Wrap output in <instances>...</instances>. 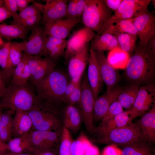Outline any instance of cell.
Returning a JSON list of instances; mask_svg holds the SVG:
<instances>
[{
    "label": "cell",
    "instance_id": "cell-1",
    "mask_svg": "<svg viewBox=\"0 0 155 155\" xmlns=\"http://www.w3.org/2000/svg\"><path fill=\"white\" fill-rule=\"evenodd\" d=\"M125 73L131 84L144 85L154 83L155 75V51L148 45L139 44L129 57Z\"/></svg>",
    "mask_w": 155,
    "mask_h": 155
},
{
    "label": "cell",
    "instance_id": "cell-2",
    "mask_svg": "<svg viewBox=\"0 0 155 155\" xmlns=\"http://www.w3.org/2000/svg\"><path fill=\"white\" fill-rule=\"evenodd\" d=\"M37 97L33 106L27 111L32 121V131L62 130L63 124L58 104Z\"/></svg>",
    "mask_w": 155,
    "mask_h": 155
},
{
    "label": "cell",
    "instance_id": "cell-3",
    "mask_svg": "<svg viewBox=\"0 0 155 155\" xmlns=\"http://www.w3.org/2000/svg\"><path fill=\"white\" fill-rule=\"evenodd\" d=\"M69 82L65 74L54 69L35 85L37 96L57 104L62 102L64 92Z\"/></svg>",
    "mask_w": 155,
    "mask_h": 155
},
{
    "label": "cell",
    "instance_id": "cell-4",
    "mask_svg": "<svg viewBox=\"0 0 155 155\" xmlns=\"http://www.w3.org/2000/svg\"><path fill=\"white\" fill-rule=\"evenodd\" d=\"M0 103L3 107L15 111L20 110L28 111L35 103L37 96L26 85H11L6 87Z\"/></svg>",
    "mask_w": 155,
    "mask_h": 155
},
{
    "label": "cell",
    "instance_id": "cell-5",
    "mask_svg": "<svg viewBox=\"0 0 155 155\" xmlns=\"http://www.w3.org/2000/svg\"><path fill=\"white\" fill-rule=\"evenodd\" d=\"M99 133L100 137L93 140V142L120 146L145 139L137 123L131 122L123 127Z\"/></svg>",
    "mask_w": 155,
    "mask_h": 155
},
{
    "label": "cell",
    "instance_id": "cell-6",
    "mask_svg": "<svg viewBox=\"0 0 155 155\" xmlns=\"http://www.w3.org/2000/svg\"><path fill=\"white\" fill-rule=\"evenodd\" d=\"M112 11L104 0H85L82 14V22L86 27L98 34L112 16Z\"/></svg>",
    "mask_w": 155,
    "mask_h": 155
},
{
    "label": "cell",
    "instance_id": "cell-7",
    "mask_svg": "<svg viewBox=\"0 0 155 155\" xmlns=\"http://www.w3.org/2000/svg\"><path fill=\"white\" fill-rule=\"evenodd\" d=\"M82 86L81 97L78 105L82 113L83 122L88 131L94 133L96 131L93 120L95 100L86 75L84 76Z\"/></svg>",
    "mask_w": 155,
    "mask_h": 155
},
{
    "label": "cell",
    "instance_id": "cell-8",
    "mask_svg": "<svg viewBox=\"0 0 155 155\" xmlns=\"http://www.w3.org/2000/svg\"><path fill=\"white\" fill-rule=\"evenodd\" d=\"M155 86L154 83L139 87L133 106L129 110V123L135 118L143 116L155 105Z\"/></svg>",
    "mask_w": 155,
    "mask_h": 155
},
{
    "label": "cell",
    "instance_id": "cell-9",
    "mask_svg": "<svg viewBox=\"0 0 155 155\" xmlns=\"http://www.w3.org/2000/svg\"><path fill=\"white\" fill-rule=\"evenodd\" d=\"M62 130L33 131L28 137L34 150H50L54 152V150L59 148Z\"/></svg>",
    "mask_w": 155,
    "mask_h": 155
},
{
    "label": "cell",
    "instance_id": "cell-10",
    "mask_svg": "<svg viewBox=\"0 0 155 155\" xmlns=\"http://www.w3.org/2000/svg\"><path fill=\"white\" fill-rule=\"evenodd\" d=\"M133 24L139 37V44L147 45L155 36V17L148 9L134 18Z\"/></svg>",
    "mask_w": 155,
    "mask_h": 155
},
{
    "label": "cell",
    "instance_id": "cell-11",
    "mask_svg": "<svg viewBox=\"0 0 155 155\" xmlns=\"http://www.w3.org/2000/svg\"><path fill=\"white\" fill-rule=\"evenodd\" d=\"M46 35L42 28L35 26L27 39L18 45L26 54L31 56L42 55Z\"/></svg>",
    "mask_w": 155,
    "mask_h": 155
},
{
    "label": "cell",
    "instance_id": "cell-12",
    "mask_svg": "<svg viewBox=\"0 0 155 155\" xmlns=\"http://www.w3.org/2000/svg\"><path fill=\"white\" fill-rule=\"evenodd\" d=\"M28 63L30 73L29 79L34 85L53 69L56 65L54 60L38 56L29 55Z\"/></svg>",
    "mask_w": 155,
    "mask_h": 155
},
{
    "label": "cell",
    "instance_id": "cell-13",
    "mask_svg": "<svg viewBox=\"0 0 155 155\" xmlns=\"http://www.w3.org/2000/svg\"><path fill=\"white\" fill-rule=\"evenodd\" d=\"M45 4L34 2L42 14V20L45 24L49 21L62 20L65 17L68 1L44 0Z\"/></svg>",
    "mask_w": 155,
    "mask_h": 155
},
{
    "label": "cell",
    "instance_id": "cell-14",
    "mask_svg": "<svg viewBox=\"0 0 155 155\" xmlns=\"http://www.w3.org/2000/svg\"><path fill=\"white\" fill-rule=\"evenodd\" d=\"M90 29L85 27L76 31L67 42L65 55L66 61H69L75 53L89 42L96 36Z\"/></svg>",
    "mask_w": 155,
    "mask_h": 155
},
{
    "label": "cell",
    "instance_id": "cell-15",
    "mask_svg": "<svg viewBox=\"0 0 155 155\" xmlns=\"http://www.w3.org/2000/svg\"><path fill=\"white\" fill-rule=\"evenodd\" d=\"M125 88V87L117 86L97 97L94 104L93 122H97L102 119L110 106L118 99L119 95Z\"/></svg>",
    "mask_w": 155,
    "mask_h": 155
},
{
    "label": "cell",
    "instance_id": "cell-16",
    "mask_svg": "<svg viewBox=\"0 0 155 155\" xmlns=\"http://www.w3.org/2000/svg\"><path fill=\"white\" fill-rule=\"evenodd\" d=\"M94 51L102 81L106 85L107 91L110 90L117 86L119 79L118 73L108 63L104 51Z\"/></svg>",
    "mask_w": 155,
    "mask_h": 155
},
{
    "label": "cell",
    "instance_id": "cell-17",
    "mask_svg": "<svg viewBox=\"0 0 155 155\" xmlns=\"http://www.w3.org/2000/svg\"><path fill=\"white\" fill-rule=\"evenodd\" d=\"M80 20L77 18L50 20L45 24L44 31L47 36L65 39Z\"/></svg>",
    "mask_w": 155,
    "mask_h": 155
},
{
    "label": "cell",
    "instance_id": "cell-18",
    "mask_svg": "<svg viewBox=\"0 0 155 155\" xmlns=\"http://www.w3.org/2000/svg\"><path fill=\"white\" fill-rule=\"evenodd\" d=\"M87 44L73 55L69 60L68 71L71 79L78 81L88 63L89 54Z\"/></svg>",
    "mask_w": 155,
    "mask_h": 155
},
{
    "label": "cell",
    "instance_id": "cell-19",
    "mask_svg": "<svg viewBox=\"0 0 155 155\" xmlns=\"http://www.w3.org/2000/svg\"><path fill=\"white\" fill-rule=\"evenodd\" d=\"M89 57L87 77L95 100L98 96L103 81L96 59L94 50L92 46L89 49Z\"/></svg>",
    "mask_w": 155,
    "mask_h": 155
},
{
    "label": "cell",
    "instance_id": "cell-20",
    "mask_svg": "<svg viewBox=\"0 0 155 155\" xmlns=\"http://www.w3.org/2000/svg\"><path fill=\"white\" fill-rule=\"evenodd\" d=\"M63 116V127L73 133L78 132L83 122L82 113L79 106L67 104L64 108Z\"/></svg>",
    "mask_w": 155,
    "mask_h": 155
},
{
    "label": "cell",
    "instance_id": "cell-21",
    "mask_svg": "<svg viewBox=\"0 0 155 155\" xmlns=\"http://www.w3.org/2000/svg\"><path fill=\"white\" fill-rule=\"evenodd\" d=\"M133 20L134 18L109 20L100 33L96 35L105 33L113 35L126 33L137 35Z\"/></svg>",
    "mask_w": 155,
    "mask_h": 155
},
{
    "label": "cell",
    "instance_id": "cell-22",
    "mask_svg": "<svg viewBox=\"0 0 155 155\" xmlns=\"http://www.w3.org/2000/svg\"><path fill=\"white\" fill-rule=\"evenodd\" d=\"M32 121L27 112L16 110L13 119L12 137L27 135L32 131Z\"/></svg>",
    "mask_w": 155,
    "mask_h": 155
},
{
    "label": "cell",
    "instance_id": "cell-23",
    "mask_svg": "<svg viewBox=\"0 0 155 155\" xmlns=\"http://www.w3.org/2000/svg\"><path fill=\"white\" fill-rule=\"evenodd\" d=\"M144 137V141L151 145L155 142V105L137 122Z\"/></svg>",
    "mask_w": 155,
    "mask_h": 155
},
{
    "label": "cell",
    "instance_id": "cell-24",
    "mask_svg": "<svg viewBox=\"0 0 155 155\" xmlns=\"http://www.w3.org/2000/svg\"><path fill=\"white\" fill-rule=\"evenodd\" d=\"M91 42V46L94 51H104L121 50L116 37L107 33L96 35Z\"/></svg>",
    "mask_w": 155,
    "mask_h": 155
},
{
    "label": "cell",
    "instance_id": "cell-25",
    "mask_svg": "<svg viewBox=\"0 0 155 155\" xmlns=\"http://www.w3.org/2000/svg\"><path fill=\"white\" fill-rule=\"evenodd\" d=\"M28 56L24 53L22 60L15 68L11 79V85L22 86L26 84L30 77L28 63Z\"/></svg>",
    "mask_w": 155,
    "mask_h": 155
},
{
    "label": "cell",
    "instance_id": "cell-26",
    "mask_svg": "<svg viewBox=\"0 0 155 155\" xmlns=\"http://www.w3.org/2000/svg\"><path fill=\"white\" fill-rule=\"evenodd\" d=\"M122 155H154L151 145L144 141L120 146Z\"/></svg>",
    "mask_w": 155,
    "mask_h": 155
},
{
    "label": "cell",
    "instance_id": "cell-27",
    "mask_svg": "<svg viewBox=\"0 0 155 155\" xmlns=\"http://www.w3.org/2000/svg\"><path fill=\"white\" fill-rule=\"evenodd\" d=\"M28 30L17 25L0 24V36L7 40L25 39Z\"/></svg>",
    "mask_w": 155,
    "mask_h": 155
},
{
    "label": "cell",
    "instance_id": "cell-28",
    "mask_svg": "<svg viewBox=\"0 0 155 155\" xmlns=\"http://www.w3.org/2000/svg\"><path fill=\"white\" fill-rule=\"evenodd\" d=\"M140 86L131 84L125 87L120 93L118 100L126 111L130 110L134 104Z\"/></svg>",
    "mask_w": 155,
    "mask_h": 155
},
{
    "label": "cell",
    "instance_id": "cell-29",
    "mask_svg": "<svg viewBox=\"0 0 155 155\" xmlns=\"http://www.w3.org/2000/svg\"><path fill=\"white\" fill-rule=\"evenodd\" d=\"M129 110L123 111L100 127L96 128V132L104 131L125 126L129 123Z\"/></svg>",
    "mask_w": 155,
    "mask_h": 155
},
{
    "label": "cell",
    "instance_id": "cell-30",
    "mask_svg": "<svg viewBox=\"0 0 155 155\" xmlns=\"http://www.w3.org/2000/svg\"><path fill=\"white\" fill-rule=\"evenodd\" d=\"M15 112L9 109L3 113L0 121V138L5 142L12 137L13 115Z\"/></svg>",
    "mask_w": 155,
    "mask_h": 155
},
{
    "label": "cell",
    "instance_id": "cell-31",
    "mask_svg": "<svg viewBox=\"0 0 155 155\" xmlns=\"http://www.w3.org/2000/svg\"><path fill=\"white\" fill-rule=\"evenodd\" d=\"M28 135L11 138L8 142L10 151L16 154L31 153L32 148Z\"/></svg>",
    "mask_w": 155,
    "mask_h": 155
},
{
    "label": "cell",
    "instance_id": "cell-32",
    "mask_svg": "<svg viewBox=\"0 0 155 155\" xmlns=\"http://www.w3.org/2000/svg\"><path fill=\"white\" fill-rule=\"evenodd\" d=\"M11 42L5 44L0 50V66L6 81L11 80L14 71L11 67L9 62V50Z\"/></svg>",
    "mask_w": 155,
    "mask_h": 155
},
{
    "label": "cell",
    "instance_id": "cell-33",
    "mask_svg": "<svg viewBox=\"0 0 155 155\" xmlns=\"http://www.w3.org/2000/svg\"><path fill=\"white\" fill-rule=\"evenodd\" d=\"M113 35L116 37L121 50L131 56L136 47L137 35L126 33Z\"/></svg>",
    "mask_w": 155,
    "mask_h": 155
},
{
    "label": "cell",
    "instance_id": "cell-34",
    "mask_svg": "<svg viewBox=\"0 0 155 155\" xmlns=\"http://www.w3.org/2000/svg\"><path fill=\"white\" fill-rule=\"evenodd\" d=\"M93 144L85 134L81 132L71 144V155H84L87 149Z\"/></svg>",
    "mask_w": 155,
    "mask_h": 155
},
{
    "label": "cell",
    "instance_id": "cell-35",
    "mask_svg": "<svg viewBox=\"0 0 155 155\" xmlns=\"http://www.w3.org/2000/svg\"><path fill=\"white\" fill-rule=\"evenodd\" d=\"M126 53L120 50L111 51L108 54L107 61L115 69L125 68L129 58Z\"/></svg>",
    "mask_w": 155,
    "mask_h": 155
},
{
    "label": "cell",
    "instance_id": "cell-36",
    "mask_svg": "<svg viewBox=\"0 0 155 155\" xmlns=\"http://www.w3.org/2000/svg\"><path fill=\"white\" fill-rule=\"evenodd\" d=\"M65 48L47 40L46 38L42 55L54 61L65 55Z\"/></svg>",
    "mask_w": 155,
    "mask_h": 155
},
{
    "label": "cell",
    "instance_id": "cell-37",
    "mask_svg": "<svg viewBox=\"0 0 155 155\" xmlns=\"http://www.w3.org/2000/svg\"><path fill=\"white\" fill-rule=\"evenodd\" d=\"M73 140L70 132L63 127L59 147V155H71V146Z\"/></svg>",
    "mask_w": 155,
    "mask_h": 155
},
{
    "label": "cell",
    "instance_id": "cell-38",
    "mask_svg": "<svg viewBox=\"0 0 155 155\" xmlns=\"http://www.w3.org/2000/svg\"><path fill=\"white\" fill-rule=\"evenodd\" d=\"M23 51L18 45V42H11L9 53L10 66L14 71L17 66L21 62L23 57Z\"/></svg>",
    "mask_w": 155,
    "mask_h": 155
},
{
    "label": "cell",
    "instance_id": "cell-39",
    "mask_svg": "<svg viewBox=\"0 0 155 155\" xmlns=\"http://www.w3.org/2000/svg\"><path fill=\"white\" fill-rule=\"evenodd\" d=\"M146 0H123L117 10L112 15L110 19H113L126 10L145 3Z\"/></svg>",
    "mask_w": 155,
    "mask_h": 155
},
{
    "label": "cell",
    "instance_id": "cell-40",
    "mask_svg": "<svg viewBox=\"0 0 155 155\" xmlns=\"http://www.w3.org/2000/svg\"><path fill=\"white\" fill-rule=\"evenodd\" d=\"M123 111V107L118 99L117 100L109 107L105 115L102 119L101 125L104 124Z\"/></svg>",
    "mask_w": 155,
    "mask_h": 155
},
{
    "label": "cell",
    "instance_id": "cell-41",
    "mask_svg": "<svg viewBox=\"0 0 155 155\" xmlns=\"http://www.w3.org/2000/svg\"><path fill=\"white\" fill-rule=\"evenodd\" d=\"M41 13L38 7L33 3L29 5L26 8L18 13V20L11 22V24L24 20L28 18Z\"/></svg>",
    "mask_w": 155,
    "mask_h": 155
},
{
    "label": "cell",
    "instance_id": "cell-42",
    "mask_svg": "<svg viewBox=\"0 0 155 155\" xmlns=\"http://www.w3.org/2000/svg\"><path fill=\"white\" fill-rule=\"evenodd\" d=\"M42 18L41 13L35 15L27 19L16 23L14 24L20 26L22 27L29 29L35 26Z\"/></svg>",
    "mask_w": 155,
    "mask_h": 155
},
{
    "label": "cell",
    "instance_id": "cell-43",
    "mask_svg": "<svg viewBox=\"0 0 155 155\" xmlns=\"http://www.w3.org/2000/svg\"><path fill=\"white\" fill-rule=\"evenodd\" d=\"M82 86L81 80L78 82L76 86L68 99L66 103L76 105L78 104L81 97Z\"/></svg>",
    "mask_w": 155,
    "mask_h": 155
},
{
    "label": "cell",
    "instance_id": "cell-44",
    "mask_svg": "<svg viewBox=\"0 0 155 155\" xmlns=\"http://www.w3.org/2000/svg\"><path fill=\"white\" fill-rule=\"evenodd\" d=\"M2 1V5L9 11L13 17V20L11 22L17 21L19 16L17 13L16 0H3Z\"/></svg>",
    "mask_w": 155,
    "mask_h": 155
},
{
    "label": "cell",
    "instance_id": "cell-45",
    "mask_svg": "<svg viewBox=\"0 0 155 155\" xmlns=\"http://www.w3.org/2000/svg\"><path fill=\"white\" fill-rule=\"evenodd\" d=\"M77 0L69 1L66 9L65 17L66 19H74L78 18L76 11Z\"/></svg>",
    "mask_w": 155,
    "mask_h": 155
},
{
    "label": "cell",
    "instance_id": "cell-46",
    "mask_svg": "<svg viewBox=\"0 0 155 155\" xmlns=\"http://www.w3.org/2000/svg\"><path fill=\"white\" fill-rule=\"evenodd\" d=\"M80 80L76 81L71 79V81L68 82L64 92L62 100L63 102L66 103L68 99Z\"/></svg>",
    "mask_w": 155,
    "mask_h": 155
},
{
    "label": "cell",
    "instance_id": "cell-47",
    "mask_svg": "<svg viewBox=\"0 0 155 155\" xmlns=\"http://www.w3.org/2000/svg\"><path fill=\"white\" fill-rule=\"evenodd\" d=\"M102 155H122L121 149L117 146L108 145L104 148Z\"/></svg>",
    "mask_w": 155,
    "mask_h": 155
},
{
    "label": "cell",
    "instance_id": "cell-48",
    "mask_svg": "<svg viewBox=\"0 0 155 155\" xmlns=\"http://www.w3.org/2000/svg\"><path fill=\"white\" fill-rule=\"evenodd\" d=\"M107 6L115 13L117 10L123 0H104Z\"/></svg>",
    "mask_w": 155,
    "mask_h": 155
},
{
    "label": "cell",
    "instance_id": "cell-49",
    "mask_svg": "<svg viewBox=\"0 0 155 155\" xmlns=\"http://www.w3.org/2000/svg\"><path fill=\"white\" fill-rule=\"evenodd\" d=\"M46 39L54 44L66 48L67 41L64 39L46 35Z\"/></svg>",
    "mask_w": 155,
    "mask_h": 155
},
{
    "label": "cell",
    "instance_id": "cell-50",
    "mask_svg": "<svg viewBox=\"0 0 155 155\" xmlns=\"http://www.w3.org/2000/svg\"><path fill=\"white\" fill-rule=\"evenodd\" d=\"M12 17L7 9L3 5L0 6V23Z\"/></svg>",
    "mask_w": 155,
    "mask_h": 155
},
{
    "label": "cell",
    "instance_id": "cell-51",
    "mask_svg": "<svg viewBox=\"0 0 155 155\" xmlns=\"http://www.w3.org/2000/svg\"><path fill=\"white\" fill-rule=\"evenodd\" d=\"M17 10L19 13L22 11L32 1L31 0H16Z\"/></svg>",
    "mask_w": 155,
    "mask_h": 155
},
{
    "label": "cell",
    "instance_id": "cell-52",
    "mask_svg": "<svg viewBox=\"0 0 155 155\" xmlns=\"http://www.w3.org/2000/svg\"><path fill=\"white\" fill-rule=\"evenodd\" d=\"M85 3V0H77L76 3V11L78 18L82 15Z\"/></svg>",
    "mask_w": 155,
    "mask_h": 155
},
{
    "label": "cell",
    "instance_id": "cell-53",
    "mask_svg": "<svg viewBox=\"0 0 155 155\" xmlns=\"http://www.w3.org/2000/svg\"><path fill=\"white\" fill-rule=\"evenodd\" d=\"M6 82L2 71L0 69V98L3 96L5 92L6 88L5 86Z\"/></svg>",
    "mask_w": 155,
    "mask_h": 155
},
{
    "label": "cell",
    "instance_id": "cell-54",
    "mask_svg": "<svg viewBox=\"0 0 155 155\" xmlns=\"http://www.w3.org/2000/svg\"><path fill=\"white\" fill-rule=\"evenodd\" d=\"M84 155H100L98 148L92 144L87 149Z\"/></svg>",
    "mask_w": 155,
    "mask_h": 155
},
{
    "label": "cell",
    "instance_id": "cell-55",
    "mask_svg": "<svg viewBox=\"0 0 155 155\" xmlns=\"http://www.w3.org/2000/svg\"><path fill=\"white\" fill-rule=\"evenodd\" d=\"M9 152V148L7 144L0 138V155H3Z\"/></svg>",
    "mask_w": 155,
    "mask_h": 155
},
{
    "label": "cell",
    "instance_id": "cell-56",
    "mask_svg": "<svg viewBox=\"0 0 155 155\" xmlns=\"http://www.w3.org/2000/svg\"><path fill=\"white\" fill-rule=\"evenodd\" d=\"M31 153L33 155H56L55 152L50 150H34Z\"/></svg>",
    "mask_w": 155,
    "mask_h": 155
},
{
    "label": "cell",
    "instance_id": "cell-57",
    "mask_svg": "<svg viewBox=\"0 0 155 155\" xmlns=\"http://www.w3.org/2000/svg\"><path fill=\"white\" fill-rule=\"evenodd\" d=\"M147 45L151 49L155 51V36L149 40Z\"/></svg>",
    "mask_w": 155,
    "mask_h": 155
},
{
    "label": "cell",
    "instance_id": "cell-58",
    "mask_svg": "<svg viewBox=\"0 0 155 155\" xmlns=\"http://www.w3.org/2000/svg\"><path fill=\"white\" fill-rule=\"evenodd\" d=\"M5 43L2 37L0 36V47H2Z\"/></svg>",
    "mask_w": 155,
    "mask_h": 155
},
{
    "label": "cell",
    "instance_id": "cell-59",
    "mask_svg": "<svg viewBox=\"0 0 155 155\" xmlns=\"http://www.w3.org/2000/svg\"><path fill=\"white\" fill-rule=\"evenodd\" d=\"M3 107H2V106H1L0 103V121L1 120V117L3 114V113L2 112V108Z\"/></svg>",
    "mask_w": 155,
    "mask_h": 155
},
{
    "label": "cell",
    "instance_id": "cell-60",
    "mask_svg": "<svg viewBox=\"0 0 155 155\" xmlns=\"http://www.w3.org/2000/svg\"><path fill=\"white\" fill-rule=\"evenodd\" d=\"M18 154H16L11 152H9L3 155H17Z\"/></svg>",
    "mask_w": 155,
    "mask_h": 155
},
{
    "label": "cell",
    "instance_id": "cell-61",
    "mask_svg": "<svg viewBox=\"0 0 155 155\" xmlns=\"http://www.w3.org/2000/svg\"><path fill=\"white\" fill-rule=\"evenodd\" d=\"M17 155H33V154L31 153H27L18 154Z\"/></svg>",
    "mask_w": 155,
    "mask_h": 155
},
{
    "label": "cell",
    "instance_id": "cell-62",
    "mask_svg": "<svg viewBox=\"0 0 155 155\" xmlns=\"http://www.w3.org/2000/svg\"><path fill=\"white\" fill-rule=\"evenodd\" d=\"M3 1L2 0H0V6L2 5Z\"/></svg>",
    "mask_w": 155,
    "mask_h": 155
},
{
    "label": "cell",
    "instance_id": "cell-63",
    "mask_svg": "<svg viewBox=\"0 0 155 155\" xmlns=\"http://www.w3.org/2000/svg\"><path fill=\"white\" fill-rule=\"evenodd\" d=\"M2 47H0V50L1 49V48Z\"/></svg>",
    "mask_w": 155,
    "mask_h": 155
}]
</instances>
